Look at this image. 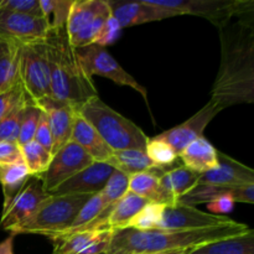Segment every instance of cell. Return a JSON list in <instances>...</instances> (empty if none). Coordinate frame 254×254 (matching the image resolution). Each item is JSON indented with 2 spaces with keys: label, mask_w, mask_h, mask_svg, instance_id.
I'll return each instance as SVG.
<instances>
[{
  "label": "cell",
  "mask_w": 254,
  "mask_h": 254,
  "mask_svg": "<svg viewBox=\"0 0 254 254\" xmlns=\"http://www.w3.org/2000/svg\"><path fill=\"white\" fill-rule=\"evenodd\" d=\"M252 228L233 221L221 227L205 230H127L114 233L106 254H139L168 251L198 250L210 243L250 233Z\"/></svg>",
  "instance_id": "2"
},
{
  "label": "cell",
  "mask_w": 254,
  "mask_h": 254,
  "mask_svg": "<svg viewBox=\"0 0 254 254\" xmlns=\"http://www.w3.org/2000/svg\"><path fill=\"white\" fill-rule=\"evenodd\" d=\"M19 81L25 96L34 104L51 98L50 68L44 42L20 46Z\"/></svg>",
  "instance_id": "8"
},
{
  "label": "cell",
  "mask_w": 254,
  "mask_h": 254,
  "mask_svg": "<svg viewBox=\"0 0 254 254\" xmlns=\"http://www.w3.org/2000/svg\"><path fill=\"white\" fill-rule=\"evenodd\" d=\"M111 14L107 0H74L66 25L71 46L79 49L93 45L99 30Z\"/></svg>",
  "instance_id": "6"
},
{
  "label": "cell",
  "mask_w": 254,
  "mask_h": 254,
  "mask_svg": "<svg viewBox=\"0 0 254 254\" xmlns=\"http://www.w3.org/2000/svg\"><path fill=\"white\" fill-rule=\"evenodd\" d=\"M163 170L164 169H155V170L129 176L128 190L138 195L139 197L145 198L149 202L165 206L175 205L176 201L164 190L160 184L159 175Z\"/></svg>",
  "instance_id": "22"
},
{
  "label": "cell",
  "mask_w": 254,
  "mask_h": 254,
  "mask_svg": "<svg viewBox=\"0 0 254 254\" xmlns=\"http://www.w3.org/2000/svg\"><path fill=\"white\" fill-rule=\"evenodd\" d=\"M149 203L145 198L139 197L135 193L128 192L114 203L109 212L108 217L106 221V228L109 231H113L114 233L119 231L127 230L130 223V221L135 217L136 213Z\"/></svg>",
  "instance_id": "23"
},
{
  "label": "cell",
  "mask_w": 254,
  "mask_h": 254,
  "mask_svg": "<svg viewBox=\"0 0 254 254\" xmlns=\"http://www.w3.org/2000/svg\"><path fill=\"white\" fill-rule=\"evenodd\" d=\"M0 254H14V236H9L0 242Z\"/></svg>",
  "instance_id": "44"
},
{
  "label": "cell",
  "mask_w": 254,
  "mask_h": 254,
  "mask_svg": "<svg viewBox=\"0 0 254 254\" xmlns=\"http://www.w3.org/2000/svg\"><path fill=\"white\" fill-rule=\"evenodd\" d=\"M0 7L42 19L40 0H0Z\"/></svg>",
  "instance_id": "38"
},
{
  "label": "cell",
  "mask_w": 254,
  "mask_h": 254,
  "mask_svg": "<svg viewBox=\"0 0 254 254\" xmlns=\"http://www.w3.org/2000/svg\"><path fill=\"white\" fill-rule=\"evenodd\" d=\"M113 173L114 169L108 164L93 161L86 169L61 184L51 195H94L104 188Z\"/></svg>",
  "instance_id": "16"
},
{
  "label": "cell",
  "mask_w": 254,
  "mask_h": 254,
  "mask_svg": "<svg viewBox=\"0 0 254 254\" xmlns=\"http://www.w3.org/2000/svg\"><path fill=\"white\" fill-rule=\"evenodd\" d=\"M74 50L79 64L88 78L92 79L93 76L106 77L119 86L130 87L131 89L138 92L145 102H148L146 89L119 64V62L107 51L106 47L93 44Z\"/></svg>",
  "instance_id": "9"
},
{
  "label": "cell",
  "mask_w": 254,
  "mask_h": 254,
  "mask_svg": "<svg viewBox=\"0 0 254 254\" xmlns=\"http://www.w3.org/2000/svg\"><path fill=\"white\" fill-rule=\"evenodd\" d=\"M49 196V193L44 190L41 179L31 176L9 207L2 211L0 227L14 235L20 226L24 225L36 213Z\"/></svg>",
  "instance_id": "11"
},
{
  "label": "cell",
  "mask_w": 254,
  "mask_h": 254,
  "mask_svg": "<svg viewBox=\"0 0 254 254\" xmlns=\"http://www.w3.org/2000/svg\"><path fill=\"white\" fill-rule=\"evenodd\" d=\"M20 46L9 40L0 39V93L14 88L19 81Z\"/></svg>",
  "instance_id": "25"
},
{
  "label": "cell",
  "mask_w": 254,
  "mask_h": 254,
  "mask_svg": "<svg viewBox=\"0 0 254 254\" xmlns=\"http://www.w3.org/2000/svg\"><path fill=\"white\" fill-rule=\"evenodd\" d=\"M77 113L98 131L113 151L126 149L145 150L149 138L131 121L107 106L99 97H93L82 104Z\"/></svg>",
  "instance_id": "4"
},
{
  "label": "cell",
  "mask_w": 254,
  "mask_h": 254,
  "mask_svg": "<svg viewBox=\"0 0 254 254\" xmlns=\"http://www.w3.org/2000/svg\"><path fill=\"white\" fill-rule=\"evenodd\" d=\"M207 207L210 208L215 215H220V213H227L231 212L235 207V202L231 198L230 195L221 196V197L216 198L215 201H211L207 203Z\"/></svg>",
  "instance_id": "43"
},
{
  "label": "cell",
  "mask_w": 254,
  "mask_h": 254,
  "mask_svg": "<svg viewBox=\"0 0 254 254\" xmlns=\"http://www.w3.org/2000/svg\"><path fill=\"white\" fill-rule=\"evenodd\" d=\"M165 205L149 202L139 211L130 221L128 228L134 231H155L159 230Z\"/></svg>",
  "instance_id": "32"
},
{
  "label": "cell",
  "mask_w": 254,
  "mask_h": 254,
  "mask_svg": "<svg viewBox=\"0 0 254 254\" xmlns=\"http://www.w3.org/2000/svg\"><path fill=\"white\" fill-rule=\"evenodd\" d=\"M50 68L51 98L78 109L93 97H98L93 81L87 77L71 46L66 30L49 32L44 42Z\"/></svg>",
  "instance_id": "3"
},
{
  "label": "cell",
  "mask_w": 254,
  "mask_h": 254,
  "mask_svg": "<svg viewBox=\"0 0 254 254\" xmlns=\"http://www.w3.org/2000/svg\"><path fill=\"white\" fill-rule=\"evenodd\" d=\"M71 141L81 146L94 161L98 163H107L113 154V150L107 145L93 126L78 113H76L74 117Z\"/></svg>",
  "instance_id": "20"
},
{
  "label": "cell",
  "mask_w": 254,
  "mask_h": 254,
  "mask_svg": "<svg viewBox=\"0 0 254 254\" xmlns=\"http://www.w3.org/2000/svg\"><path fill=\"white\" fill-rule=\"evenodd\" d=\"M104 210V205H103V200H102V196L101 193H94L92 195L91 197L87 200V202L82 206V208L79 210V212L77 213V216L74 217L73 222L72 225L69 226L68 230L66 231L64 233H62L59 238L54 241L52 243H56L59 242L60 240L62 238L67 237L69 235H73L74 232H78V231L83 230L86 226H88L89 223L93 222Z\"/></svg>",
  "instance_id": "30"
},
{
  "label": "cell",
  "mask_w": 254,
  "mask_h": 254,
  "mask_svg": "<svg viewBox=\"0 0 254 254\" xmlns=\"http://www.w3.org/2000/svg\"><path fill=\"white\" fill-rule=\"evenodd\" d=\"M27 101L29 99L26 96L22 97L21 101L0 121V141H14V143H16L22 113H24L25 104L27 103Z\"/></svg>",
  "instance_id": "34"
},
{
  "label": "cell",
  "mask_w": 254,
  "mask_h": 254,
  "mask_svg": "<svg viewBox=\"0 0 254 254\" xmlns=\"http://www.w3.org/2000/svg\"><path fill=\"white\" fill-rule=\"evenodd\" d=\"M218 166L213 170L201 174L196 185L238 186L254 184V171L227 154L218 151Z\"/></svg>",
  "instance_id": "19"
},
{
  "label": "cell",
  "mask_w": 254,
  "mask_h": 254,
  "mask_svg": "<svg viewBox=\"0 0 254 254\" xmlns=\"http://www.w3.org/2000/svg\"><path fill=\"white\" fill-rule=\"evenodd\" d=\"M218 31L221 64L210 102L222 112L254 102V11L233 17Z\"/></svg>",
  "instance_id": "1"
},
{
  "label": "cell",
  "mask_w": 254,
  "mask_h": 254,
  "mask_svg": "<svg viewBox=\"0 0 254 254\" xmlns=\"http://www.w3.org/2000/svg\"><path fill=\"white\" fill-rule=\"evenodd\" d=\"M31 175L24 163L11 164V165H0V185L4 193V206L2 211L9 207L24 189Z\"/></svg>",
  "instance_id": "27"
},
{
  "label": "cell",
  "mask_w": 254,
  "mask_h": 254,
  "mask_svg": "<svg viewBox=\"0 0 254 254\" xmlns=\"http://www.w3.org/2000/svg\"><path fill=\"white\" fill-rule=\"evenodd\" d=\"M231 198L233 202L254 203V184H245V185L235 186L231 191Z\"/></svg>",
  "instance_id": "42"
},
{
  "label": "cell",
  "mask_w": 254,
  "mask_h": 254,
  "mask_svg": "<svg viewBox=\"0 0 254 254\" xmlns=\"http://www.w3.org/2000/svg\"><path fill=\"white\" fill-rule=\"evenodd\" d=\"M179 159L183 161L184 166L193 173L205 174L218 166V150L205 138L196 139L189 144L180 154Z\"/></svg>",
  "instance_id": "21"
},
{
  "label": "cell",
  "mask_w": 254,
  "mask_h": 254,
  "mask_svg": "<svg viewBox=\"0 0 254 254\" xmlns=\"http://www.w3.org/2000/svg\"><path fill=\"white\" fill-rule=\"evenodd\" d=\"M191 254H254V231L250 233L210 243Z\"/></svg>",
  "instance_id": "28"
},
{
  "label": "cell",
  "mask_w": 254,
  "mask_h": 254,
  "mask_svg": "<svg viewBox=\"0 0 254 254\" xmlns=\"http://www.w3.org/2000/svg\"><path fill=\"white\" fill-rule=\"evenodd\" d=\"M17 163H24L19 144L14 141H0V165Z\"/></svg>",
  "instance_id": "41"
},
{
  "label": "cell",
  "mask_w": 254,
  "mask_h": 254,
  "mask_svg": "<svg viewBox=\"0 0 254 254\" xmlns=\"http://www.w3.org/2000/svg\"><path fill=\"white\" fill-rule=\"evenodd\" d=\"M49 119L52 134V154L71 141L74 117L77 109L67 103L47 98L36 104Z\"/></svg>",
  "instance_id": "18"
},
{
  "label": "cell",
  "mask_w": 254,
  "mask_h": 254,
  "mask_svg": "<svg viewBox=\"0 0 254 254\" xmlns=\"http://www.w3.org/2000/svg\"><path fill=\"white\" fill-rule=\"evenodd\" d=\"M24 96V89L20 83L14 88L4 92V93H0V121L21 101Z\"/></svg>",
  "instance_id": "39"
},
{
  "label": "cell",
  "mask_w": 254,
  "mask_h": 254,
  "mask_svg": "<svg viewBox=\"0 0 254 254\" xmlns=\"http://www.w3.org/2000/svg\"><path fill=\"white\" fill-rule=\"evenodd\" d=\"M73 1L74 0H40L42 19L46 22L49 32L66 30Z\"/></svg>",
  "instance_id": "29"
},
{
  "label": "cell",
  "mask_w": 254,
  "mask_h": 254,
  "mask_svg": "<svg viewBox=\"0 0 254 254\" xmlns=\"http://www.w3.org/2000/svg\"><path fill=\"white\" fill-rule=\"evenodd\" d=\"M34 141H36L39 145H41L42 148L46 149L47 151H50L52 155V134L51 129H50L49 119H47L46 114L41 111V116H40L39 124H37L36 131H35Z\"/></svg>",
  "instance_id": "40"
},
{
  "label": "cell",
  "mask_w": 254,
  "mask_h": 254,
  "mask_svg": "<svg viewBox=\"0 0 254 254\" xmlns=\"http://www.w3.org/2000/svg\"><path fill=\"white\" fill-rule=\"evenodd\" d=\"M114 232L109 230H82L54 243L52 254H106Z\"/></svg>",
  "instance_id": "17"
},
{
  "label": "cell",
  "mask_w": 254,
  "mask_h": 254,
  "mask_svg": "<svg viewBox=\"0 0 254 254\" xmlns=\"http://www.w3.org/2000/svg\"><path fill=\"white\" fill-rule=\"evenodd\" d=\"M93 161V159L81 146L73 141H68L56 153L52 154L46 171L39 176L41 179L44 190L51 195L52 191L56 190L61 184L86 169Z\"/></svg>",
  "instance_id": "10"
},
{
  "label": "cell",
  "mask_w": 254,
  "mask_h": 254,
  "mask_svg": "<svg viewBox=\"0 0 254 254\" xmlns=\"http://www.w3.org/2000/svg\"><path fill=\"white\" fill-rule=\"evenodd\" d=\"M92 195H50L29 221L20 226L14 235H40L51 242L66 232L82 206Z\"/></svg>",
  "instance_id": "5"
},
{
  "label": "cell",
  "mask_w": 254,
  "mask_h": 254,
  "mask_svg": "<svg viewBox=\"0 0 254 254\" xmlns=\"http://www.w3.org/2000/svg\"><path fill=\"white\" fill-rule=\"evenodd\" d=\"M49 29L41 17L30 16L0 7V39L19 45L42 44Z\"/></svg>",
  "instance_id": "12"
},
{
  "label": "cell",
  "mask_w": 254,
  "mask_h": 254,
  "mask_svg": "<svg viewBox=\"0 0 254 254\" xmlns=\"http://www.w3.org/2000/svg\"><path fill=\"white\" fill-rule=\"evenodd\" d=\"M233 220L222 215L203 212L193 206L178 203L164 207L159 230H205L232 223Z\"/></svg>",
  "instance_id": "13"
},
{
  "label": "cell",
  "mask_w": 254,
  "mask_h": 254,
  "mask_svg": "<svg viewBox=\"0 0 254 254\" xmlns=\"http://www.w3.org/2000/svg\"><path fill=\"white\" fill-rule=\"evenodd\" d=\"M151 4L166 7L180 15L205 17L217 29L225 26L233 17L254 11L253 0H149Z\"/></svg>",
  "instance_id": "7"
},
{
  "label": "cell",
  "mask_w": 254,
  "mask_h": 254,
  "mask_svg": "<svg viewBox=\"0 0 254 254\" xmlns=\"http://www.w3.org/2000/svg\"><path fill=\"white\" fill-rule=\"evenodd\" d=\"M40 116H41V109L36 104L32 103V102L27 101V103L25 104L24 113H22L19 136H17L16 141L19 146L25 145V144L34 140L35 131H36L37 124H39L40 121Z\"/></svg>",
  "instance_id": "36"
},
{
  "label": "cell",
  "mask_w": 254,
  "mask_h": 254,
  "mask_svg": "<svg viewBox=\"0 0 254 254\" xmlns=\"http://www.w3.org/2000/svg\"><path fill=\"white\" fill-rule=\"evenodd\" d=\"M193 250H185V251H168V252H150V253H139V254H190Z\"/></svg>",
  "instance_id": "45"
},
{
  "label": "cell",
  "mask_w": 254,
  "mask_h": 254,
  "mask_svg": "<svg viewBox=\"0 0 254 254\" xmlns=\"http://www.w3.org/2000/svg\"><path fill=\"white\" fill-rule=\"evenodd\" d=\"M122 30L123 29L119 25V22L111 14V16L104 21L103 26L99 30L98 35H97L96 40H94V45H98L101 47H107L108 45L114 44L121 37Z\"/></svg>",
  "instance_id": "37"
},
{
  "label": "cell",
  "mask_w": 254,
  "mask_h": 254,
  "mask_svg": "<svg viewBox=\"0 0 254 254\" xmlns=\"http://www.w3.org/2000/svg\"><path fill=\"white\" fill-rule=\"evenodd\" d=\"M21 149L22 161L29 170L31 176H41L46 171L50 161H51V153L42 148L36 141H30L25 145L20 146Z\"/></svg>",
  "instance_id": "31"
},
{
  "label": "cell",
  "mask_w": 254,
  "mask_h": 254,
  "mask_svg": "<svg viewBox=\"0 0 254 254\" xmlns=\"http://www.w3.org/2000/svg\"><path fill=\"white\" fill-rule=\"evenodd\" d=\"M106 164L127 176H133L136 174L159 169L148 158L145 150H140V149H126V150L113 151Z\"/></svg>",
  "instance_id": "24"
},
{
  "label": "cell",
  "mask_w": 254,
  "mask_h": 254,
  "mask_svg": "<svg viewBox=\"0 0 254 254\" xmlns=\"http://www.w3.org/2000/svg\"><path fill=\"white\" fill-rule=\"evenodd\" d=\"M128 186H129V176L124 175L121 171L114 170L112 174L111 178L108 179L107 184L104 188L99 191L103 200L104 210L108 211L111 210L114 206V203L118 200H121L127 192H128Z\"/></svg>",
  "instance_id": "33"
},
{
  "label": "cell",
  "mask_w": 254,
  "mask_h": 254,
  "mask_svg": "<svg viewBox=\"0 0 254 254\" xmlns=\"http://www.w3.org/2000/svg\"><path fill=\"white\" fill-rule=\"evenodd\" d=\"M111 12L122 29L134 26V25L146 24V22L161 21L170 17L181 16L178 11H173L166 7L158 6L151 4L149 0H139V1H114L107 0Z\"/></svg>",
  "instance_id": "15"
},
{
  "label": "cell",
  "mask_w": 254,
  "mask_h": 254,
  "mask_svg": "<svg viewBox=\"0 0 254 254\" xmlns=\"http://www.w3.org/2000/svg\"><path fill=\"white\" fill-rule=\"evenodd\" d=\"M198 176V174L189 170L185 166H179L168 170L164 169L159 178L164 190L178 202L179 198L195 188Z\"/></svg>",
  "instance_id": "26"
},
{
  "label": "cell",
  "mask_w": 254,
  "mask_h": 254,
  "mask_svg": "<svg viewBox=\"0 0 254 254\" xmlns=\"http://www.w3.org/2000/svg\"><path fill=\"white\" fill-rule=\"evenodd\" d=\"M220 112L221 109L216 104L208 101L206 106H203L197 113L193 114L188 121L159 134L155 138L169 144L179 155L189 144L203 136L205 129Z\"/></svg>",
  "instance_id": "14"
},
{
  "label": "cell",
  "mask_w": 254,
  "mask_h": 254,
  "mask_svg": "<svg viewBox=\"0 0 254 254\" xmlns=\"http://www.w3.org/2000/svg\"><path fill=\"white\" fill-rule=\"evenodd\" d=\"M145 153L154 165L159 169L168 168L179 159V155L174 149L158 138L149 139L145 146Z\"/></svg>",
  "instance_id": "35"
}]
</instances>
